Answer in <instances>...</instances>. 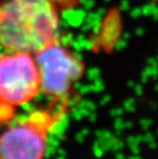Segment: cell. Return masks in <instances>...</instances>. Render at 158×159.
<instances>
[{"label": "cell", "instance_id": "1", "mask_svg": "<svg viewBox=\"0 0 158 159\" xmlns=\"http://www.w3.org/2000/svg\"><path fill=\"white\" fill-rule=\"evenodd\" d=\"M67 5L68 0H2L0 46L34 55L59 40L61 13Z\"/></svg>", "mask_w": 158, "mask_h": 159}, {"label": "cell", "instance_id": "2", "mask_svg": "<svg viewBox=\"0 0 158 159\" xmlns=\"http://www.w3.org/2000/svg\"><path fill=\"white\" fill-rule=\"evenodd\" d=\"M70 102H52L19 118L0 134V159H44L48 138L66 116Z\"/></svg>", "mask_w": 158, "mask_h": 159}, {"label": "cell", "instance_id": "3", "mask_svg": "<svg viewBox=\"0 0 158 159\" xmlns=\"http://www.w3.org/2000/svg\"><path fill=\"white\" fill-rule=\"evenodd\" d=\"M34 57L41 79V93L52 102H70L73 87L85 73L82 60L60 40L34 53Z\"/></svg>", "mask_w": 158, "mask_h": 159}, {"label": "cell", "instance_id": "4", "mask_svg": "<svg viewBox=\"0 0 158 159\" xmlns=\"http://www.w3.org/2000/svg\"><path fill=\"white\" fill-rule=\"evenodd\" d=\"M41 93V79L33 53L5 52L0 55V109L13 116L15 108Z\"/></svg>", "mask_w": 158, "mask_h": 159}]
</instances>
